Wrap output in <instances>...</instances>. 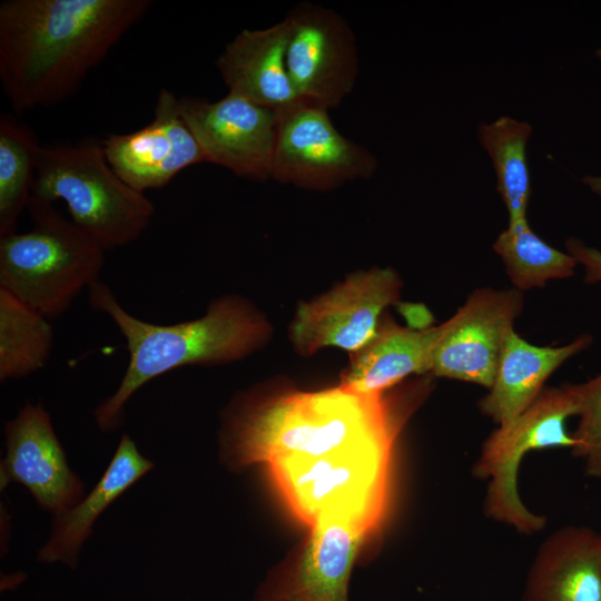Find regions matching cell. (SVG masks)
Here are the masks:
<instances>
[{"instance_id": "16", "label": "cell", "mask_w": 601, "mask_h": 601, "mask_svg": "<svg viewBox=\"0 0 601 601\" xmlns=\"http://www.w3.org/2000/svg\"><path fill=\"white\" fill-rule=\"evenodd\" d=\"M288 23L244 29L218 56L216 66L228 92L282 112L300 98L286 67Z\"/></svg>"}, {"instance_id": "21", "label": "cell", "mask_w": 601, "mask_h": 601, "mask_svg": "<svg viewBox=\"0 0 601 601\" xmlns=\"http://www.w3.org/2000/svg\"><path fill=\"white\" fill-rule=\"evenodd\" d=\"M52 346L50 319L0 287V381L38 372L48 363Z\"/></svg>"}, {"instance_id": "26", "label": "cell", "mask_w": 601, "mask_h": 601, "mask_svg": "<svg viewBox=\"0 0 601 601\" xmlns=\"http://www.w3.org/2000/svg\"><path fill=\"white\" fill-rule=\"evenodd\" d=\"M581 181L589 189L601 197V169L598 175L588 174ZM566 253H569L584 272V283L601 284V250L587 245L577 237H569L565 242Z\"/></svg>"}, {"instance_id": "20", "label": "cell", "mask_w": 601, "mask_h": 601, "mask_svg": "<svg viewBox=\"0 0 601 601\" xmlns=\"http://www.w3.org/2000/svg\"><path fill=\"white\" fill-rule=\"evenodd\" d=\"M440 333L441 325L403 327L385 319L368 342L352 353L339 384L363 395H378L411 375H428Z\"/></svg>"}, {"instance_id": "9", "label": "cell", "mask_w": 601, "mask_h": 601, "mask_svg": "<svg viewBox=\"0 0 601 601\" xmlns=\"http://www.w3.org/2000/svg\"><path fill=\"white\" fill-rule=\"evenodd\" d=\"M285 19L286 67L296 93L302 101L336 108L352 92L358 73L352 28L334 10L311 1L295 4Z\"/></svg>"}, {"instance_id": "7", "label": "cell", "mask_w": 601, "mask_h": 601, "mask_svg": "<svg viewBox=\"0 0 601 601\" xmlns=\"http://www.w3.org/2000/svg\"><path fill=\"white\" fill-rule=\"evenodd\" d=\"M578 415L573 384L544 387L536 400L510 422L497 425L481 446L472 474L486 481L483 510L489 519L519 533L533 534L545 526V518L532 513L521 501L518 471L532 450L572 447L574 440L565 422Z\"/></svg>"}, {"instance_id": "10", "label": "cell", "mask_w": 601, "mask_h": 601, "mask_svg": "<svg viewBox=\"0 0 601 601\" xmlns=\"http://www.w3.org/2000/svg\"><path fill=\"white\" fill-rule=\"evenodd\" d=\"M524 308L523 292L477 288L441 324L430 376L492 386L504 342Z\"/></svg>"}, {"instance_id": "5", "label": "cell", "mask_w": 601, "mask_h": 601, "mask_svg": "<svg viewBox=\"0 0 601 601\" xmlns=\"http://www.w3.org/2000/svg\"><path fill=\"white\" fill-rule=\"evenodd\" d=\"M32 197L63 200L71 220L106 253L137 240L155 214L145 193L115 173L95 139L41 146Z\"/></svg>"}, {"instance_id": "3", "label": "cell", "mask_w": 601, "mask_h": 601, "mask_svg": "<svg viewBox=\"0 0 601 601\" xmlns=\"http://www.w3.org/2000/svg\"><path fill=\"white\" fill-rule=\"evenodd\" d=\"M88 300L91 309L114 322L129 354L118 387L93 410L95 423L102 433L124 425L126 404L151 380L183 366L239 361L259 348L270 334L265 317L236 295L216 298L201 317L167 325L130 314L101 280L89 287Z\"/></svg>"}, {"instance_id": "28", "label": "cell", "mask_w": 601, "mask_h": 601, "mask_svg": "<svg viewBox=\"0 0 601 601\" xmlns=\"http://www.w3.org/2000/svg\"><path fill=\"white\" fill-rule=\"evenodd\" d=\"M595 56L601 59V48H599L597 51H595Z\"/></svg>"}, {"instance_id": "2", "label": "cell", "mask_w": 601, "mask_h": 601, "mask_svg": "<svg viewBox=\"0 0 601 601\" xmlns=\"http://www.w3.org/2000/svg\"><path fill=\"white\" fill-rule=\"evenodd\" d=\"M398 393L363 395L341 384L315 392H288L235 414L226 444L236 465L329 455L398 437L430 378Z\"/></svg>"}, {"instance_id": "14", "label": "cell", "mask_w": 601, "mask_h": 601, "mask_svg": "<svg viewBox=\"0 0 601 601\" xmlns=\"http://www.w3.org/2000/svg\"><path fill=\"white\" fill-rule=\"evenodd\" d=\"M101 144L115 173L142 193L165 187L186 168L206 162L179 114L178 98L165 88L157 96L148 125L129 134H110Z\"/></svg>"}, {"instance_id": "13", "label": "cell", "mask_w": 601, "mask_h": 601, "mask_svg": "<svg viewBox=\"0 0 601 601\" xmlns=\"http://www.w3.org/2000/svg\"><path fill=\"white\" fill-rule=\"evenodd\" d=\"M6 454L0 463V489L23 485L37 505L52 516L75 506L85 483L69 466L42 402L27 401L3 428Z\"/></svg>"}, {"instance_id": "22", "label": "cell", "mask_w": 601, "mask_h": 601, "mask_svg": "<svg viewBox=\"0 0 601 601\" xmlns=\"http://www.w3.org/2000/svg\"><path fill=\"white\" fill-rule=\"evenodd\" d=\"M532 126L509 116L481 122L479 140L490 156L496 176V191L509 215V223L526 219L531 195L526 144Z\"/></svg>"}, {"instance_id": "4", "label": "cell", "mask_w": 601, "mask_h": 601, "mask_svg": "<svg viewBox=\"0 0 601 601\" xmlns=\"http://www.w3.org/2000/svg\"><path fill=\"white\" fill-rule=\"evenodd\" d=\"M32 228L0 237V287L50 321L100 280L106 252L52 203L31 197Z\"/></svg>"}, {"instance_id": "6", "label": "cell", "mask_w": 601, "mask_h": 601, "mask_svg": "<svg viewBox=\"0 0 601 601\" xmlns=\"http://www.w3.org/2000/svg\"><path fill=\"white\" fill-rule=\"evenodd\" d=\"M397 439L319 457L278 460L267 467L289 510L307 526L322 512L338 510L375 531L388 506Z\"/></svg>"}, {"instance_id": "15", "label": "cell", "mask_w": 601, "mask_h": 601, "mask_svg": "<svg viewBox=\"0 0 601 601\" xmlns=\"http://www.w3.org/2000/svg\"><path fill=\"white\" fill-rule=\"evenodd\" d=\"M308 528L304 552L273 598L348 601V582L358 549L374 531L359 519L337 510L322 512Z\"/></svg>"}, {"instance_id": "8", "label": "cell", "mask_w": 601, "mask_h": 601, "mask_svg": "<svg viewBox=\"0 0 601 601\" xmlns=\"http://www.w3.org/2000/svg\"><path fill=\"white\" fill-rule=\"evenodd\" d=\"M376 169L374 155L343 136L327 109L300 100L278 114L270 179L324 191Z\"/></svg>"}, {"instance_id": "23", "label": "cell", "mask_w": 601, "mask_h": 601, "mask_svg": "<svg viewBox=\"0 0 601 601\" xmlns=\"http://www.w3.org/2000/svg\"><path fill=\"white\" fill-rule=\"evenodd\" d=\"M39 145L32 130L13 115L0 117V237L16 233L32 197Z\"/></svg>"}, {"instance_id": "19", "label": "cell", "mask_w": 601, "mask_h": 601, "mask_svg": "<svg viewBox=\"0 0 601 601\" xmlns=\"http://www.w3.org/2000/svg\"><path fill=\"white\" fill-rule=\"evenodd\" d=\"M590 334L562 346H536L515 329L504 342L492 386L477 403L480 412L502 425L525 411L541 394L546 380L568 359L589 348Z\"/></svg>"}, {"instance_id": "27", "label": "cell", "mask_w": 601, "mask_h": 601, "mask_svg": "<svg viewBox=\"0 0 601 601\" xmlns=\"http://www.w3.org/2000/svg\"><path fill=\"white\" fill-rule=\"evenodd\" d=\"M266 601H290V600L268 598Z\"/></svg>"}, {"instance_id": "11", "label": "cell", "mask_w": 601, "mask_h": 601, "mask_svg": "<svg viewBox=\"0 0 601 601\" xmlns=\"http://www.w3.org/2000/svg\"><path fill=\"white\" fill-rule=\"evenodd\" d=\"M178 108L206 162L243 178L270 179L278 112L230 92L216 101L181 97Z\"/></svg>"}, {"instance_id": "25", "label": "cell", "mask_w": 601, "mask_h": 601, "mask_svg": "<svg viewBox=\"0 0 601 601\" xmlns=\"http://www.w3.org/2000/svg\"><path fill=\"white\" fill-rule=\"evenodd\" d=\"M573 390L579 423L571 434L572 454L583 461L585 475L601 477V372Z\"/></svg>"}, {"instance_id": "24", "label": "cell", "mask_w": 601, "mask_h": 601, "mask_svg": "<svg viewBox=\"0 0 601 601\" xmlns=\"http://www.w3.org/2000/svg\"><path fill=\"white\" fill-rule=\"evenodd\" d=\"M493 249L501 257L514 288L524 292L544 287L548 280L573 276L577 260L542 240L528 219L508 223Z\"/></svg>"}, {"instance_id": "18", "label": "cell", "mask_w": 601, "mask_h": 601, "mask_svg": "<svg viewBox=\"0 0 601 601\" xmlns=\"http://www.w3.org/2000/svg\"><path fill=\"white\" fill-rule=\"evenodd\" d=\"M154 466L131 436L124 434L95 487L75 506L52 516L49 536L38 550L37 560L77 569L81 549L92 534L98 518Z\"/></svg>"}, {"instance_id": "17", "label": "cell", "mask_w": 601, "mask_h": 601, "mask_svg": "<svg viewBox=\"0 0 601 601\" xmlns=\"http://www.w3.org/2000/svg\"><path fill=\"white\" fill-rule=\"evenodd\" d=\"M523 601H601V534L568 525L548 536L528 573Z\"/></svg>"}, {"instance_id": "12", "label": "cell", "mask_w": 601, "mask_h": 601, "mask_svg": "<svg viewBox=\"0 0 601 601\" xmlns=\"http://www.w3.org/2000/svg\"><path fill=\"white\" fill-rule=\"evenodd\" d=\"M402 282L392 268L351 275L317 298L302 303L290 325L300 354L334 346L354 353L375 334L384 308L400 298Z\"/></svg>"}, {"instance_id": "1", "label": "cell", "mask_w": 601, "mask_h": 601, "mask_svg": "<svg viewBox=\"0 0 601 601\" xmlns=\"http://www.w3.org/2000/svg\"><path fill=\"white\" fill-rule=\"evenodd\" d=\"M150 0H6L0 4V81L16 114L75 95Z\"/></svg>"}]
</instances>
